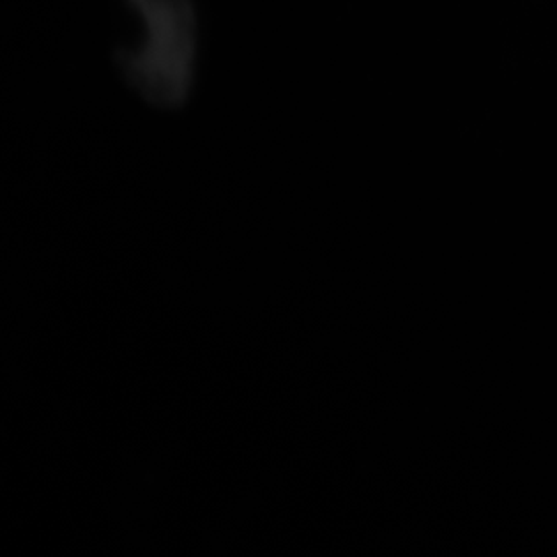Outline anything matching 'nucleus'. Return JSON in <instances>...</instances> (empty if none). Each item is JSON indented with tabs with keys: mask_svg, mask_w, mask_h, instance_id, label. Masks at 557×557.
<instances>
[{
	"mask_svg": "<svg viewBox=\"0 0 557 557\" xmlns=\"http://www.w3.org/2000/svg\"><path fill=\"white\" fill-rule=\"evenodd\" d=\"M145 38L119 54L126 83L156 108L184 106L197 73V13L193 0H128Z\"/></svg>",
	"mask_w": 557,
	"mask_h": 557,
	"instance_id": "nucleus-1",
	"label": "nucleus"
}]
</instances>
